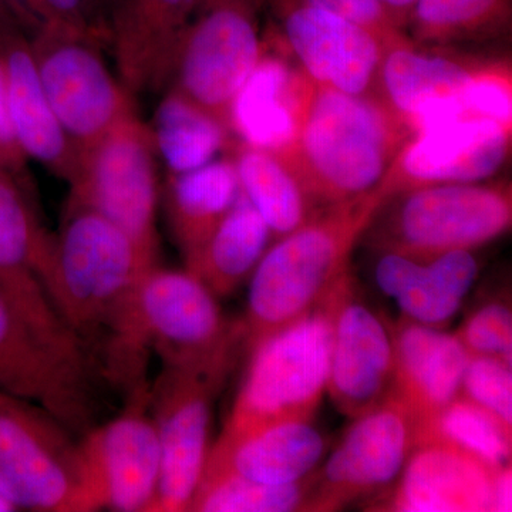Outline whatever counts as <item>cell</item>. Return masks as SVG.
Wrapping results in <instances>:
<instances>
[{"mask_svg":"<svg viewBox=\"0 0 512 512\" xmlns=\"http://www.w3.org/2000/svg\"><path fill=\"white\" fill-rule=\"evenodd\" d=\"M69 185L70 202L99 212L157 262L158 154L137 111L80 153Z\"/></svg>","mask_w":512,"mask_h":512,"instance_id":"9","label":"cell"},{"mask_svg":"<svg viewBox=\"0 0 512 512\" xmlns=\"http://www.w3.org/2000/svg\"><path fill=\"white\" fill-rule=\"evenodd\" d=\"M366 234L377 251L430 261L451 251H476L512 225L510 181L436 184L384 202Z\"/></svg>","mask_w":512,"mask_h":512,"instance_id":"5","label":"cell"},{"mask_svg":"<svg viewBox=\"0 0 512 512\" xmlns=\"http://www.w3.org/2000/svg\"><path fill=\"white\" fill-rule=\"evenodd\" d=\"M229 154L242 194L264 218L274 241L302 227L320 211L278 154L238 141Z\"/></svg>","mask_w":512,"mask_h":512,"instance_id":"28","label":"cell"},{"mask_svg":"<svg viewBox=\"0 0 512 512\" xmlns=\"http://www.w3.org/2000/svg\"><path fill=\"white\" fill-rule=\"evenodd\" d=\"M50 247L19 178L0 168V295L46 342L93 365L47 291Z\"/></svg>","mask_w":512,"mask_h":512,"instance_id":"12","label":"cell"},{"mask_svg":"<svg viewBox=\"0 0 512 512\" xmlns=\"http://www.w3.org/2000/svg\"><path fill=\"white\" fill-rule=\"evenodd\" d=\"M316 473L292 484H265L232 473L201 478L190 510L197 512L308 511Z\"/></svg>","mask_w":512,"mask_h":512,"instance_id":"32","label":"cell"},{"mask_svg":"<svg viewBox=\"0 0 512 512\" xmlns=\"http://www.w3.org/2000/svg\"><path fill=\"white\" fill-rule=\"evenodd\" d=\"M0 3L18 18L30 35H33L43 25L36 0H0Z\"/></svg>","mask_w":512,"mask_h":512,"instance_id":"40","label":"cell"},{"mask_svg":"<svg viewBox=\"0 0 512 512\" xmlns=\"http://www.w3.org/2000/svg\"><path fill=\"white\" fill-rule=\"evenodd\" d=\"M309 82L311 77L292 62L288 49L271 50L266 40L265 55L232 101V136L238 143L272 153L291 147Z\"/></svg>","mask_w":512,"mask_h":512,"instance_id":"24","label":"cell"},{"mask_svg":"<svg viewBox=\"0 0 512 512\" xmlns=\"http://www.w3.org/2000/svg\"><path fill=\"white\" fill-rule=\"evenodd\" d=\"M30 43L50 109L79 154L136 111L133 94L104 60V40L43 23Z\"/></svg>","mask_w":512,"mask_h":512,"instance_id":"10","label":"cell"},{"mask_svg":"<svg viewBox=\"0 0 512 512\" xmlns=\"http://www.w3.org/2000/svg\"><path fill=\"white\" fill-rule=\"evenodd\" d=\"M487 57L456 49L393 47L380 64L379 90L412 131L461 116V101Z\"/></svg>","mask_w":512,"mask_h":512,"instance_id":"19","label":"cell"},{"mask_svg":"<svg viewBox=\"0 0 512 512\" xmlns=\"http://www.w3.org/2000/svg\"><path fill=\"white\" fill-rule=\"evenodd\" d=\"M512 0H416L407 35L434 49L483 45L510 36Z\"/></svg>","mask_w":512,"mask_h":512,"instance_id":"30","label":"cell"},{"mask_svg":"<svg viewBox=\"0 0 512 512\" xmlns=\"http://www.w3.org/2000/svg\"><path fill=\"white\" fill-rule=\"evenodd\" d=\"M245 348L244 323L217 352L194 365L163 367L151 386L161 473L151 512L190 510L210 453L212 406Z\"/></svg>","mask_w":512,"mask_h":512,"instance_id":"7","label":"cell"},{"mask_svg":"<svg viewBox=\"0 0 512 512\" xmlns=\"http://www.w3.org/2000/svg\"><path fill=\"white\" fill-rule=\"evenodd\" d=\"M158 158L170 174L187 173L211 163L237 144L224 121L175 90L167 89L150 124Z\"/></svg>","mask_w":512,"mask_h":512,"instance_id":"29","label":"cell"},{"mask_svg":"<svg viewBox=\"0 0 512 512\" xmlns=\"http://www.w3.org/2000/svg\"><path fill=\"white\" fill-rule=\"evenodd\" d=\"M380 2L386 6V9L389 10L393 19L406 30L407 22H409L410 13H412L416 0H380Z\"/></svg>","mask_w":512,"mask_h":512,"instance_id":"41","label":"cell"},{"mask_svg":"<svg viewBox=\"0 0 512 512\" xmlns=\"http://www.w3.org/2000/svg\"><path fill=\"white\" fill-rule=\"evenodd\" d=\"M136 311L148 348L156 350L164 367L200 362L242 325L241 319L225 318L217 296L200 279L158 265L137 286Z\"/></svg>","mask_w":512,"mask_h":512,"instance_id":"15","label":"cell"},{"mask_svg":"<svg viewBox=\"0 0 512 512\" xmlns=\"http://www.w3.org/2000/svg\"><path fill=\"white\" fill-rule=\"evenodd\" d=\"M73 436L43 407L0 390V493L18 511L101 510Z\"/></svg>","mask_w":512,"mask_h":512,"instance_id":"6","label":"cell"},{"mask_svg":"<svg viewBox=\"0 0 512 512\" xmlns=\"http://www.w3.org/2000/svg\"><path fill=\"white\" fill-rule=\"evenodd\" d=\"M375 276L380 291L397 302L404 318L420 325L444 329L463 306V299L450 291L433 259L417 261L382 252Z\"/></svg>","mask_w":512,"mask_h":512,"instance_id":"31","label":"cell"},{"mask_svg":"<svg viewBox=\"0 0 512 512\" xmlns=\"http://www.w3.org/2000/svg\"><path fill=\"white\" fill-rule=\"evenodd\" d=\"M493 468L446 443L417 446L383 511L493 512Z\"/></svg>","mask_w":512,"mask_h":512,"instance_id":"23","label":"cell"},{"mask_svg":"<svg viewBox=\"0 0 512 512\" xmlns=\"http://www.w3.org/2000/svg\"><path fill=\"white\" fill-rule=\"evenodd\" d=\"M113 0H36L43 23L89 33L109 42V16Z\"/></svg>","mask_w":512,"mask_h":512,"instance_id":"37","label":"cell"},{"mask_svg":"<svg viewBox=\"0 0 512 512\" xmlns=\"http://www.w3.org/2000/svg\"><path fill=\"white\" fill-rule=\"evenodd\" d=\"M352 281L349 274L312 311L248 350L247 373L210 450H222L275 424L312 423L328 387L336 312Z\"/></svg>","mask_w":512,"mask_h":512,"instance_id":"4","label":"cell"},{"mask_svg":"<svg viewBox=\"0 0 512 512\" xmlns=\"http://www.w3.org/2000/svg\"><path fill=\"white\" fill-rule=\"evenodd\" d=\"M512 126L454 117L414 131L377 187L384 200L414 188L490 180L511 156Z\"/></svg>","mask_w":512,"mask_h":512,"instance_id":"13","label":"cell"},{"mask_svg":"<svg viewBox=\"0 0 512 512\" xmlns=\"http://www.w3.org/2000/svg\"><path fill=\"white\" fill-rule=\"evenodd\" d=\"M393 367L392 329L357 298L352 281L335 316L326 393L340 413L356 419L386 399Z\"/></svg>","mask_w":512,"mask_h":512,"instance_id":"18","label":"cell"},{"mask_svg":"<svg viewBox=\"0 0 512 512\" xmlns=\"http://www.w3.org/2000/svg\"><path fill=\"white\" fill-rule=\"evenodd\" d=\"M265 10L266 0H197L167 89L183 94L229 127L232 101L266 52L261 30Z\"/></svg>","mask_w":512,"mask_h":512,"instance_id":"8","label":"cell"},{"mask_svg":"<svg viewBox=\"0 0 512 512\" xmlns=\"http://www.w3.org/2000/svg\"><path fill=\"white\" fill-rule=\"evenodd\" d=\"M156 265L123 229L74 202L52 235L50 298L99 375L126 394L147 382L150 348L138 325L136 293Z\"/></svg>","mask_w":512,"mask_h":512,"instance_id":"1","label":"cell"},{"mask_svg":"<svg viewBox=\"0 0 512 512\" xmlns=\"http://www.w3.org/2000/svg\"><path fill=\"white\" fill-rule=\"evenodd\" d=\"M26 156L19 146L15 128H13L8 100H6L5 87L0 76V168L15 175L22 181L23 168Z\"/></svg>","mask_w":512,"mask_h":512,"instance_id":"38","label":"cell"},{"mask_svg":"<svg viewBox=\"0 0 512 512\" xmlns=\"http://www.w3.org/2000/svg\"><path fill=\"white\" fill-rule=\"evenodd\" d=\"M271 241L274 235L268 224L241 192L200 251L184 262L185 271L217 298H224L249 281Z\"/></svg>","mask_w":512,"mask_h":512,"instance_id":"27","label":"cell"},{"mask_svg":"<svg viewBox=\"0 0 512 512\" xmlns=\"http://www.w3.org/2000/svg\"><path fill=\"white\" fill-rule=\"evenodd\" d=\"M461 394L512 427V370L510 363L491 356H470Z\"/></svg>","mask_w":512,"mask_h":512,"instance_id":"34","label":"cell"},{"mask_svg":"<svg viewBox=\"0 0 512 512\" xmlns=\"http://www.w3.org/2000/svg\"><path fill=\"white\" fill-rule=\"evenodd\" d=\"M386 202L379 191L323 208L276 239L249 278L245 348L302 318L350 274V258Z\"/></svg>","mask_w":512,"mask_h":512,"instance_id":"3","label":"cell"},{"mask_svg":"<svg viewBox=\"0 0 512 512\" xmlns=\"http://www.w3.org/2000/svg\"><path fill=\"white\" fill-rule=\"evenodd\" d=\"M80 446L101 508L151 512L161 473L151 384L128 394L123 413L87 431Z\"/></svg>","mask_w":512,"mask_h":512,"instance_id":"16","label":"cell"},{"mask_svg":"<svg viewBox=\"0 0 512 512\" xmlns=\"http://www.w3.org/2000/svg\"><path fill=\"white\" fill-rule=\"evenodd\" d=\"M413 131L383 96L309 82L291 147L278 154L319 210L379 187Z\"/></svg>","mask_w":512,"mask_h":512,"instance_id":"2","label":"cell"},{"mask_svg":"<svg viewBox=\"0 0 512 512\" xmlns=\"http://www.w3.org/2000/svg\"><path fill=\"white\" fill-rule=\"evenodd\" d=\"M353 420L316 473L308 511H336L390 487L416 448L412 417L392 394Z\"/></svg>","mask_w":512,"mask_h":512,"instance_id":"14","label":"cell"},{"mask_svg":"<svg viewBox=\"0 0 512 512\" xmlns=\"http://www.w3.org/2000/svg\"><path fill=\"white\" fill-rule=\"evenodd\" d=\"M239 195L241 185L231 154L215 158L197 170L168 174L165 214L184 262L200 251Z\"/></svg>","mask_w":512,"mask_h":512,"instance_id":"26","label":"cell"},{"mask_svg":"<svg viewBox=\"0 0 512 512\" xmlns=\"http://www.w3.org/2000/svg\"><path fill=\"white\" fill-rule=\"evenodd\" d=\"M394 367L389 394L406 407L416 429V447L437 416L461 394L470 353L456 335L404 318L390 325Z\"/></svg>","mask_w":512,"mask_h":512,"instance_id":"21","label":"cell"},{"mask_svg":"<svg viewBox=\"0 0 512 512\" xmlns=\"http://www.w3.org/2000/svg\"><path fill=\"white\" fill-rule=\"evenodd\" d=\"M18 511V508L15 507L8 498L5 497L2 493H0V512H13Z\"/></svg>","mask_w":512,"mask_h":512,"instance_id":"42","label":"cell"},{"mask_svg":"<svg viewBox=\"0 0 512 512\" xmlns=\"http://www.w3.org/2000/svg\"><path fill=\"white\" fill-rule=\"evenodd\" d=\"M197 0H113L109 43L128 92L156 93L170 80L175 53Z\"/></svg>","mask_w":512,"mask_h":512,"instance_id":"22","label":"cell"},{"mask_svg":"<svg viewBox=\"0 0 512 512\" xmlns=\"http://www.w3.org/2000/svg\"><path fill=\"white\" fill-rule=\"evenodd\" d=\"M512 511V470L510 466L495 471L493 485V512Z\"/></svg>","mask_w":512,"mask_h":512,"instance_id":"39","label":"cell"},{"mask_svg":"<svg viewBox=\"0 0 512 512\" xmlns=\"http://www.w3.org/2000/svg\"><path fill=\"white\" fill-rule=\"evenodd\" d=\"M325 453L326 439L309 421H289L210 450L202 477L232 473L258 483H298L315 473Z\"/></svg>","mask_w":512,"mask_h":512,"instance_id":"25","label":"cell"},{"mask_svg":"<svg viewBox=\"0 0 512 512\" xmlns=\"http://www.w3.org/2000/svg\"><path fill=\"white\" fill-rule=\"evenodd\" d=\"M470 356H491L512 363L510 303L493 301L471 313L454 333Z\"/></svg>","mask_w":512,"mask_h":512,"instance_id":"35","label":"cell"},{"mask_svg":"<svg viewBox=\"0 0 512 512\" xmlns=\"http://www.w3.org/2000/svg\"><path fill=\"white\" fill-rule=\"evenodd\" d=\"M376 39L383 52L413 42L380 0H313Z\"/></svg>","mask_w":512,"mask_h":512,"instance_id":"36","label":"cell"},{"mask_svg":"<svg viewBox=\"0 0 512 512\" xmlns=\"http://www.w3.org/2000/svg\"><path fill=\"white\" fill-rule=\"evenodd\" d=\"M427 443L451 444L493 470L511 464L512 427L463 394L444 407L419 446Z\"/></svg>","mask_w":512,"mask_h":512,"instance_id":"33","label":"cell"},{"mask_svg":"<svg viewBox=\"0 0 512 512\" xmlns=\"http://www.w3.org/2000/svg\"><path fill=\"white\" fill-rule=\"evenodd\" d=\"M96 367L55 348L0 295V390L43 407L74 436L94 427Z\"/></svg>","mask_w":512,"mask_h":512,"instance_id":"11","label":"cell"},{"mask_svg":"<svg viewBox=\"0 0 512 512\" xmlns=\"http://www.w3.org/2000/svg\"><path fill=\"white\" fill-rule=\"evenodd\" d=\"M0 76L23 154L69 184L79 164V151L50 109L29 32L12 15L0 18Z\"/></svg>","mask_w":512,"mask_h":512,"instance_id":"20","label":"cell"},{"mask_svg":"<svg viewBox=\"0 0 512 512\" xmlns=\"http://www.w3.org/2000/svg\"><path fill=\"white\" fill-rule=\"evenodd\" d=\"M295 62L313 82L359 96L379 90L383 49L376 39L313 0H266Z\"/></svg>","mask_w":512,"mask_h":512,"instance_id":"17","label":"cell"}]
</instances>
